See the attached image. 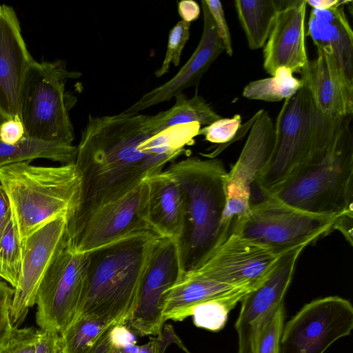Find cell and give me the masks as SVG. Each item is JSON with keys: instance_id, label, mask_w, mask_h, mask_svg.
Instances as JSON below:
<instances>
[{"instance_id": "cell-1", "label": "cell", "mask_w": 353, "mask_h": 353, "mask_svg": "<svg viewBox=\"0 0 353 353\" xmlns=\"http://www.w3.org/2000/svg\"><path fill=\"white\" fill-rule=\"evenodd\" d=\"M196 132L190 124L157 132L151 116L128 114L91 116L77 146L80 176L77 206L66 229L99 207L125 196L150 176L162 172L188 151Z\"/></svg>"}, {"instance_id": "cell-2", "label": "cell", "mask_w": 353, "mask_h": 353, "mask_svg": "<svg viewBox=\"0 0 353 353\" xmlns=\"http://www.w3.org/2000/svg\"><path fill=\"white\" fill-rule=\"evenodd\" d=\"M159 238L152 231H140L87 252L86 285L79 316L126 325Z\"/></svg>"}, {"instance_id": "cell-3", "label": "cell", "mask_w": 353, "mask_h": 353, "mask_svg": "<svg viewBox=\"0 0 353 353\" xmlns=\"http://www.w3.org/2000/svg\"><path fill=\"white\" fill-rule=\"evenodd\" d=\"M165 170L179 182L184 198L182 232L174 241L179 279L196 269L223 241L221 219L228 171L219 159L195 157L174 161Z\"/></svg>"}, {"instance_id": "cell-4", "label": "cell", "mask_w": 353, "mask_h": 353, "mask_svg": "<svg viewBox=\"0 0 353 353\" xmlns=\"http://www.w3.org/2000/svg\"><path fill=\"white\" fill-rule=\"evenodd\" d=\"M285 99L274 124L272 154L254 184L263 198L272 194L298 168L330 146L348 119L330 118L316 107L305 81Z\"/></svg>"}, {"instance_id": "cell-5", "label": "cell", "mask_w": 353, "mask_h": 353, "mask_svg": "<svg viewBox=\"0 0 353 353\" xmlns=\"http://www.w3.org/2000/svg\"><path fill=\"white\" fill-rule=\"evenodd\" d=\"M352 119L321 156L295 170L268 196L307 213L353 218Z\"/></svg>"}, {"instance_id": "cell-6", "label": "cell", "mask_w": 353, "mask_h": 353, "mask_svg": "<svg viewBox=\"0 0 353 353\" xmlns=\"http://www.w3.org/2000/svg\"><path fill=\"white\" fill-rule=\"evenodd\" d=\"M0 183L23 245L47 223L70 217L77 204L80 176L74 163L46 167L23 161L0 168Z\"/></svg>"}, {"instance_id": "cell-7", "label": "cell", "mask_w": 353, "mask_h": 353, "mask_svg": "<svg viewBox=\"0 0 353 353\" xmlns=\"http://www.w3.org/2000/svg\"><path fill=\"white\" fill-rule=\"evenodd\" d=\"M81 75L68 70L63 61L32 62L19 100V116L28 137L72 145L74 132L69 111L77 98L65 91V83Z\"/></svg>"}, {"instance_id": "cell-8", "label": "cell", "mask_w": 353, "mask_h": 353, "mask_svg": "<svg viewBox=\"0 0 353 353\" xmlns=\"http://www.w3.org/2000/svg\"><path fill=\"white\" fill-rule=\"evenodd\" d=\"M339 220L307 213L267 196L252 203L248 216L234 223L231 232L284 253L326 236L336 230Z\"/></svg>"}, {"instance_id": "cell-9", "label": "cell", "mask_w": 353, "mask_h": 353, "mask_svg": "<svg viewBox=\"0 0 353 353\" xmlns=\"http://www.w3.org/2000/svg\"><path fill=\"white\" fill-rule=\"evenodd\" d=\"M88 266V253L65 244L46 271L36 297V322L41 330L61 334L79 314Z\"/></svg>"}, {"instance_id": "cell-10", "label": "cell", "mask_w": 353, "mask_h": 353, "mask_svg": "<svg viewBox=\"0 0 353 353\" xmlns=\"http://www.w3.org/2000/svg\"><path fill=\"white\" fill-rule=\"evenodd\" d=\"M148 198V185L143 181L125 196L99 207L65 229V245L72 252L87 253L128 234L151 231L147 220Z\"/></svg>"}, {"instance_id": "cell-11", "label": "cell", "mask_w": 353, "mask_h": 353, "mask_svg": "<svg viewBox=\"0 0 353 353\" xmlns=\"http://www.w3.org/2000/svg\"><path fill=\"white\" fill-rule=\"evenodd\" d=\"M353 329V306L339 296L314 299L283 325L280 353H324Z\"/></svg>"}, {"instance_id": "cell-12", "label": "cell", "mask_w": 353, "mask_h": 353, "mask_svg": "<svg viewBox=\"0 0 353 353\" xmlns=\"http://www.w3.org/2000/svg\"><path fill=\"white\" fill-rule=\"evenodd\" d=\"M284 253L231 232L203 263L183 277H200L232 286L255 288L268 276Z\"/></svg>"}, {"instance_id": "cell-13", "label": "cell", "mask_w": 353, "mask_h": 353, "mask_svg": "<svg viewBox=\"0 0 353 353\" xmlns=\"http://www.w3.org/2000/svg\"><path fill=\"white\" fill-rule=\"evenodd\" d=\"M274 143V124L267 111L259 110L237 161L225 176L223 231H229L233 224L249 214L252 204L251 186L268 161Z\"/></svg>"}, {"instance_id": "cell-14", "label": "cell", "mask_w": 353, "mask_h": 353, "mask_svg": "<svg viewBox=\"0 0 353 353\" xmlns=\"http://www.w3.org/2000/svg\"><path fill=\"white\" fill-rule=\"evenodd\" d=\"M179 277L176 248L173 240L159 237L143 274L134 310L126 326L140 336H157L164 326L167 292Z\"/></svg>"}, {"instance_id": "cell-15", "label": "cell", "mask_w": 353, "mask_h": 353, "mask_svg": "<svg viewBox=\"0 0 353 353\" xmlns=\"http://www.w3.org/2000/svg\"><path fill=\"white\" fill-rule=\"evenodd\" d=\"M305 248L298 247L284 253L268 276L240 301V312L234 325L238 353L255 352L261 330L283 303L298 259Z\"/></svg>"}, {"instance_id": "cell-16", "label": "cell", "mask_w": 353, "mask_h": 353, "mask_svg": "<svg viewBox=\"0 0 353 353\" xmlns=\"http://www.w3.org/2000/svg\"><path fill=\"white\" fill-rule=\"evenodd\" d=\"M68 217L61 216L31 234L23 245L20 272L14 289L10 323L19 327L36 304L39 285L53 259L64 245Z\"/></svg>"}, {"instance_id": "cell-17", "label": "cell", "mask_w": 353, "mask_h": 353, "mask_svg": "<svg viewBox=\"0 0 353 353\" xmlns=\"http://www.w3.org/2000/svg\"><path fill=\"white\" fill-rule=\"evenodd\" d=\"M34 60L14 10L0 5V112L8 119L19 118L21 88Z\"/></svg>"}, {"instance_id": "cell-18", "label": "cell", "mask_w": 353, "mask_h": 353, "mask_svg": "<svg viewBox=\"0 0 353 353\" xmlns=\"http://www.w3.org/2000/svg\"><path fill=\"white\" fill-rule=\"evenodd\" d=\"M306 7V0L285 1L279 12L263 49V68L271 76L281 67L300 74L307 66Z\"/></svg>"}, {"instance_id": "cell-19", "label": "cell", "mask_w": 353, "mask_h": 353, "mask_svg": "<svg viewBox=\"0 0 353 353\" xmlns=\"http://www.w3.org/2000/svg\"><path fill=\"white\" fill-rule=\"evenodd\" d=\"M201 8L203 14V32L190 58L172 78L144 94L123 112L138 114L151 106L170 100L188 87L196 85L212 63L225 51L205 0L201 1Z\"/></svg>"}, {"instance_id": "cell-20", "label": "cell", "mask_w": 353, "mask_h": 353, "mask_svg": "<svg viewBox=\"0 0 353 353\" xmlns=\"http://www.w3.org/2000/svg\"><path fill=\"white\" fill-rule=\"evenodd\" d=\"M319 110L330 118L353 115V78L331 53L317 50L300 73Z\"/></svg>"}, {"instance_id": "cell-21", "label": "cell", "mask_w": 353, "mask_h": 353, "mask_svg": "<svg viewBox=\"0 0 353 353\" xmlns=\"http://www.w3.org/2000/svg\"><path fill=\"white\" fill-rule=\"evenodd\" d=\"M148 188L147 220L161 238L175 241L182 232L184 198L179 182L165 170L145 180Z\"/></svg>"}, {"instance_id": "cell-22", "label": "cell", "mask_w": 353, "mask_h": 353, "mask_svg": "<svg viewBox=\"0 0 353 353\" xmlns=\"http://www.w3.org/2000/svg\"><path fill=\"white\" fill-rule=\"evenodd\" d=\"M330 10L312 9L306 35L316 50L331 53L353 78V32L344 11L345 4Z\"/></svg>"}, {"instance_id": "cell-23", "label": "cell", "mask_w": 353, "mask_h": 353, "mask_svg": "<svg viewBox=\"0 0 353 353\" xmlns=\"http://www.w3.org/2000/svg\"><path fill=\"white\" fill-rule=\"evenodd\" d=\"M240 287L248 286H232L204 278L185 276L179 279L167 292L163 312L164 320L183 321L190 316L197 304Z\"/></svg>"}, {"instance_id": "cell-24", "label": "cell", "mask_w": 353, "mask_h": 353, "mask_svg": "<svg viewBox=\"0 0 353 353\" xmlns=\"http://www.w3.org/2000/svg\"><path fill=\"white\" fill-rule=\"evenodd\" d=\"M285 1L236 0L234 7L251 50L263 48Z\"/></svg>"}, {"instance_id": "cell-25", "label": "cell", "mask_w": 353, "mask_h": 353, "mask_svg": "<svg viewBox=\"0 0 353 353\" xmlns=\"http://www.w3.org/2000/svg\"><path fill=\"white\" fill-rule=\"evenodd\" d=\"M77 146L48 143L26 137L19 143L12 145L0 141V168L36 159H47L61 165L74 163Z\"/></svg>"}, {"instance_id": "cell-26", "label": "cell", "mask_w": 353, "mask_h": 353, "mask_svg": "<svg viewBox=\"0 0 353 353\" xmlns=\"http://www.w3.org/2000/svg\"><path fill=\"white\" fill-rule=\"evenodd\" d=\"M174 105L170 109L151 116V122L157 132L176 125L198 123L208 125L219 119L218 114L201 96L195 94L188 98L183 92L174 96Z\"/></svg>"}, {"instance_id": "cell-27", "label": "cell", "mask_w": 353, "mask_h": 353, "mask_svg": "<svg viewBox=\"0 0 353 353\" xmlns=\"http://www.w3.org/2000/svg\"><path fill=\"white\" fill-rule=\"evenodd\" d=\"M254 288L240 287L197 304L190 314L194 325L212 332L220 331L224 327L230 312Z\"/></svg>"}, {"instance_id": "cell-28", "label": "cell", "mask_w": 353, "mask_h": 353, "mask_svg": "<svg viewBox=\"0 0 353 353\" xmlns=\"http://www.w3.org/2000/svg\"><path fill=\"white\" fill-rule=\"evenodd\" d=\"M113 326L98 319L79 316L59 335L61 353H91Z\"/></svg>"}, {"instance_id": "cell-29", "label": "cell", "mask_w": 353, "mask_h": 353, "mask_svg": "<svg viewBox=\"0 0 353 353\" xmlns=\"http://www.w3.org/2000/svg\"><path fill=\"white\" fill-rule=\"evenodd\" d=\"M303 85V81L285 67L279 68L271 77L248 83L242 95L250 99L268 102L280 101L293 95Z\"/></svg>"}, {"instance_id": "cell-30", "label": "cell", "mask_w": 353, "mask_h": 353, "mask_svg": "<svg viewBox=\"0 0 353 353\" xmlns=\"http://www.w3.org/2000/svg\"><path fill=\"white\" fill-rule=\"evenodd\" d=\"M23 245L11 218L0 236V278L15 288L21 269Z\"/></svg>"}, {"instance_id": "cell-31", "label": "cell", "mask_w": 353, "mask_h": 353, "mask_svg": "<svg viewBox=\"0 0 353 353\" xmlns=\"http://www.w3.org/2000/svg\"><path fill=\"white\" fill-rule=\"evenodd\" d=\"M241 117L235 114L232 118H221L212 123L201 128L199 135H203L205 139L213 143L219 144L220 146L208 154H203L208 158H215L235 138H240Z\"/></svg>"}, {"instance_id": "cell-32", "label": "cell", "mask_w": 353, "mask_h": 353, "mask_svg": "<svg viewBox=\"0 0 353 353\" xmlns=\"http://www.w3.org/2000/svg\"><path fill=\"white\" fill-rule=\"evenodd\" d=\"M190 26L191 23L181 20L170 31L163 63L154 73L157 77H161L168 72L172 63L175 66L179 65L182 51L190 38Z\"/></svg>"}, {"instance_id": "cell-33", "label": "cell", "mask_w": 353, "mask_h": 353, "mask_svg": "<svg viewBox=\"0 0 353 353\" xmlns=\"http://www.w3.org/2000/svg\"><path fill=\"white\" fill-rule=\"evenodd\" d=\"M285 307L281 304L266 322L258 336L254 353H280Z\"/></svg>"}, {"instance_id": "cell-34", "label": "cell", "mask_w": 353, "mask_h": 353, "mask_svg": "<svg viewBox=\"0 0 353 353\" xmlns=\"http://www.w3.org/2000/svg\"><path fill=\"white\" fill-rule=\"evenodd\" d=\"M38 330L12 327L0 341V353H34Z\"/></svg>"}, {"instance_id": "cell-35", "label": "cell", "mask_w": 353, "mask_h": 353, "mask_svg": "<svg viewBox=\"0 0 353 353\" xmlns=\"http://www.w3.org/2000/svg\"><path fill=\"white\" fill-rule=\"evenodd\" d=\"M175 343L189 353L171 325H165L161 332L147 343L139 346V353H164L167 347Z\"/></svg>"}, {"instance_id": "cell-36", "label": "cell", "mask_w": 353, "mask_h": 353, "mask_svg": "<svg viewBox=\"0 0 353 353\" xmlns=\"http://www.w3.org/2000/svg\"><path fill=\"white\" fill-rule=\"evenodd\" d=\"M205 2L214 22L217 34L223 44L225 51L228 56L232 57L233 55L232 39L222 3L219 0H205Z\"/></svg>"}, {"instance_id": "cell-37", "label": "cell", "mask_w": 353, "mask_h": 353, "mask_svg": "<svg viewBox=\"0 0 353 353\" xmlns=\"http://www.w3.org/2000/svg\"><path fill=\"white\" fill-rule=\"evenodd\" d=\"M14 289L0 278V341L12 328L10 323V307Z\"/></svg>"}, {"instance_id": "cell-38", "label": "cell", "mask_w": 353, "mask_h": 353, "mask_svg": "<svg viewBox=\"0 0 353 353\" xmlns=\"http://www.w3.org/2000/svg\"><path fill=\"white\" fill-rule=\"evenodd\" d=\"M23 125L19 118L8 119L0 126V141L17 144L26 137Z\"/></svg>"}, {"instance_id": "cell-39", "label": "cell", "mask_w": 353, "mask_h": 353, "mask_svg": "<svg viewBox=\"0 0 353 353\" xmlns=\"http://www.w3.org/2000/svg\"><path fill=\"white\" fill-rule=\"evenodd\" d=\"M108 338L113 348L117 350L137 345L136 335L123 324L114 325L108 332Z\"/></svg>"}, {"instance_id": "cell-40", "label": "cell", "mask_w": 353, "mask_h": 353, "mask_svg": "<svg viewBox=\"0 0 353 353\" xmlns=\"http://www.w3.org/2000/svg\"><path fill=\"white\" fill-rule=\"evenodd\" d=\"M34 353H61L59 334L51 330H38Z\"/></svg>"}, {"instance_id": "cell-41", "label": "cell", "mask_w": 353, "mask_h": 353, "mask_svg": "<svg viewBox=\"0 0 353 353\" xmlns=\"http://www.w3.org/2000/svg\"><path fill=\"white\" fill-rule=\"evenodd\" d=\"M179 14L181 20L191 23L198 19L201 12L199 4L192 0H183L178 5Z\"/></svg>"}, {"instance_id": "cell-42", "label": "cell", "mask_w": 353, "mask_h": 353, "mask_svg": "<svg viewBox=\"0 0 353 353\" xmlns=\"http://www.w3.org/2000/svg\"><path fill=\"white\" fill-rule=\"evenodd\" d=\"M11 218V208L8 197L0 183V236Z\"/></svg>"}, {"instance_id": "cell-43", "label": "cell", "mask_w": 353, "mask_h": 353, "mask_svg": "<svg viewBox=\"0 0 353 353\" xmlns=\"http://www.w3.org/2000/svg\"><path fill=\"white\" fill-rule=\"evenodd\" d=\"M347 2V1L341 0H307L306 4L312 9L330 10Z\"/></svg>"}, {"instance_id": "cell-44", "label": "cell", "mask_w": 353, "mask_h": 353, "mask_svg": "<svg viewBox=\"0 0 353 353\" xmlns=\"http://www.w3.org/2000/svg\"><path fill=\"white\" fill-rule=\"evenodd\" d=\"M113 350L114 348L110 342L108 332L95 346L91 353H112Z\"/></svg>"}, {"instance_id": "cell-45", "label": "cell", "mask_w": 353, "mask_h": 353, "mask_svg": "<svg viewBox=\"0 0 353 353\" xmlns=\"http://www.w3.org/2000/svg\"><path fill=\"white\" fill-rule=\"evenodd\" d=\"M119 350L121 353H139V346L134 345Z\"/></svg>"}, {"instance_id": "cell-46", "label": "cell", "mask_w": 353, "mask_h": 353, "mask_svg": "<svg viewBox=\"0 0 353 353\" xmlns=\"http://www.w3.org/2000/svg\"><path fill=\"white\" fill-rule=\"evenodd\" d=\"M7 119H8L6 117H5L1 112H0V126L1 125V124L5 121H6Z\"/></svg>"}, {"instance_id": "cell-47", "label": "cell", "mask_w": 353, "mask_h": 353, "mask_svg": "<svg viewBox=\"0 0 353 353\" xmlns=\"http://www.w3.org/2000/svg\"><path fill=\"white\" fill-rule=\"evenodd\" d=\"M112 353H114V350H113Z\"/></svg>"}]
</instances>
